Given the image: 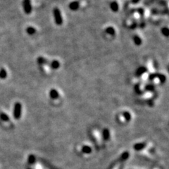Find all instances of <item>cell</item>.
Segmentation results:
<instances>
[{
  "mask_svg": "<svg viewBox=\"0 0 169 169\" xmlns=\"http://www.w3.org/2000/svg\"><path fill=\"white\" fill-rule=\"evenodd\" d=\"M77 151L78 153L83 156L90 155L92 152V149L90 146L88 144H80L77 147Z\"/></svg>",
  "mask_w": 169,
  "mask_h": 169,
  "instance_id": "6da1fadb",
  "label": "cell"
},
{
  "mask_svg": "<svg viewBox=\"0 0 169 169\" xmlns=\"http://www.w3.org/2000/svg\"><path fill=\"white\" fill-rule=\"evenodd\" d=\"M92 136L93 140H94V142H95L96 146H97V148L100 149L103 146V139L102 136L101 135V134L99 132H97V130H94L92 132Z\"/></svg>",
  "mask_w": 169,
  "mask_h": 169,
  "instance_id": "7a4b0ae2",
  "label": "cell"
},
{
  "mask_svg": "<svg viewBox=\"0 0 169 169\" xmlns=\"http://www.w3.org/2000/svg\"><path fill=\"white\" fill-rule=\"evenodd\" d=\"M53 15H54V19L56 25H62L63 24V17L61 16V13L60 9L57 7H55L53 10Z\"/></svg>",
  "mask_w": 169,
  "mask_h": 169,
  "instance_id": "3957f363",
  "label": "cell"
},
{
  "mask_svg": "<svg viewBox=\"0 0 169 169\" xmlns=\"http://www.w3.org/2000/svg\"><path fill=\"white\" fill-rule=\"evenodd\" d=\"M21 112H22V105L21 103L16 102L15 104L14 109H13V116L16 120H19L21 118Z\"/></svg>",
  "mask_w": 169,
  "mask_h": 169,
  "instance_id": "277c9868",
  "label": "cell"
},
{
  "mask_svg": "<svg viewBox=\"0 0 169 169\" xmlns=\"http://www.w3.org/2000/svg\"><path fill=\"white\" fill-rule=\"evenodd\" d=\"M23 10L26 14H30L33 11V7H32L31 1L30 0H23Z\"/></svg>",
  "mask_w": 169,
  "mask_h": 169,
  "instance_id": "5b68a950",
  "label": "cell"
},
{
  "mask_svg": "<svg viewBox=\"0 0 169 169\" xmlns=\"http://www.w3.org/2000/svg\"><path fill=\"white\" fill-rule=\"evenodd\" d=\"M146 72H147V68L145 66H141L139 67L138 69L135 71V75L137 77H140L141 75H142L143 74L145 73Z\"/></svg>",
  "mask_w": 169,
  "mask_h": 169,
  "instance_id": "8992f818",
  "label": "cell"
},
{
  "mask_svg": "<svg viewBox=\"0 0 169 169\" xmlns=\"http://www.w3.org/2000/svg\"><path fill=\"white\" fill-rule=\"evenodd\" d=\"M49 97L52 100H57L59 97V93L56 89H51L49 92Z\"/></svg>",
  "mask_w": 169,
  "mask_h": 169,
  "instance_id": "52a82bcc",
  "label": "cell"
},
{
  "mask_svg": "<svg viewBox=\"0 0 169 169\" xmlns=\"http://www.w3.org/2000/svg\"><path fill=\"white\" fill-rule=\"evenodd\" d=\"M68 7H69V9L71 10L76 11V10L78 9L79 7H80V3H79L78 1H72V2H71L69 4V5H68Z\"/></svg>",
  "mask_w": 169,
  "mask_h": 169,
  "instance_id": "ba28073f",
  "label": "cell"
},
{
  "mask_svg": "<svg viewBox=\"0 0 169 169\" xmlns=\"http://www.w3.org/2000/svg\"><path fill=\"white\" fill-rule=\"evenodd\" d=\"M102 139L103 140H109L110 139L111 137V134H110V131H109V129L107 128H104L102 132Z\"/></svg>",
  "mask_w": 169,
  "mask_h": 169,
  "instance_id": "9c48e42d",
  "label": "cell"
},
{
  "mask_svg": "<svg viewBox=\"0 0 169 169\" xmlns=\"http://www.w3.org/2000/svg\"><path fill=\"white\" fill-rule=\"evenodd\" d=\"M122 117L123 119L126 122H129V121H131L132 119V116L131 114L128 112H123L122 114Z\"/></svg>",
  "mask_w": 169,
  "mask_h": 169,
  "instance_id": "30bf717a",
  "label": "cell"
},
{
  "mask_svg": "<svg viewBox=\"0 0 169 169\" xmlns=\"http://www.w3.org/2000/svg\"><path fill=\"white\" fill-rule=\"evenodd\" d=\"M147 142L138 143V144H136L134 145V149H135V150H136L137 151H138V152H140L141 150H142L143 149L146 147V145H147Z\"/></svg>",
  "mask_w": 169,
  "mask_h": 169,
  "instance_id": "8fae6325",
  "label": "cell"
},
{
  "mask_svg": "<svg viewBox=\"0 0 169 169\" xmlns=\"http://www.w3.org/2000/svg\"><path fill=\"white\" fill-rule=\"evenodd\" d=\"M110 9L112 11L114 12H117L119 9V5H118V4L117 3V1H112V3L110 4Z\"/></svg>",
  "mask_w": 169,
  "mask_h": 169,
  "instance_id": "7c38bea8",
  "label": "cell"
},
{
  "mask_svg": "<svg viewBox=\"0 0 169 169\" xmlns=\"http://www.w3.org/2000/svg\"><path fill=\"white\" fill-rule=\"evenodd\" d=\"M49 66L51 68H52V69L56 70L60 67V62H59L58 60H53L50 63Z\"/></svg>",
  "mask_w": 169,
  "mask_h": 169,
  "instance_id": "4fadbf2b",
  "label": "cell"
},
{
  "mask_svg": "<svg viewBox=\"0 0 169 169\" xmlns=\"http://www.w3.org/2000/svg\"><path fill=\"white\" fill-rule=\"evenodd\" d=\"M132 39H133L134 44H135V45H137V46H140L142 43V40L141 38L138 35L134 36L133 38H132Z\"/></svg>",
  "mask_w": 169,
  "mask_h": 169,
  "instance_id": "5bb4252c",
  "label": "cell"
},
{
  "mask_svg": "<svg viewBox=\"0 0 169 169\" xmlns=\"http://www.w3.org/2000/svg\"><path fill=\"white\" fill-rule=\"evenodd\" d=\"M105 32H106V33H108L109 35H112V36H114L116 35L115 29H114V27H112V26H109L107 27V28H106V29H105Z\"/></svg>",
  "mask_w": 169,
  "mask_h": 169,
  "instance_id": "9a60e30c",
  "label": "cell"
},
{
  "mask_svg": "<svg viewBox=\"0 0 169 169\" xmlns=\"http://www.w3.org/2000/svg\"><path fill=\"white\" fill-rule=\"evenodd\" d=\"M122 166H123V162H121V161H118L112 165V166L111 167L110 169H121L122 168Z\"/></svg>",
  "mask_w": 169,
  "mask_h": 169,
  "instance_id": "2e32d148",
  "label": "cell"
},
{
  "mask_svg": "<svg viewBox=\"0 0 169 169\" xmlns=\"http://www.w3.org/2000/svg\"><path fill=\"white\" fill-rule=\"evenodd\" d=\"M156 78L159 79V80L161 83H164L166 80V77L165 75L161 73H157V76H156Z\"/></svg>",
  "mask_w": 169,
  "mask_h": 169,
  "instance_id": "e0dca14e",
  "label": "cell"
},
{
  "mask_svg": "<svg viewBox=\"0 0 169 169\" xmlns=\"http://www.w3.org/2000/svg\"><path fill=\"white\" fill-rule=\"evenodd\" d=\"M26 33L30 35H33L36 33V29L33 26H29L26 28Z\"/></svg>",
  "mask_w": 169,
  "mask_h": 169,
  "instance_id": "ac0fdd59",
  "label": "cell"
},
{
  "mask_svg": "<svg viewBox=\"0 0 169 169\" xmlns=\"http://www.w3.org/2000/svg\"><path fill=\"white\" fill-rule=\"evenodd\" d=\"M0 118H1V120H2L3 121H5V122L9 121V116L7 115L6 114H4V113H1V114H0Z\"/></svg>",
  "mask_w": 169,
  "mask_h": 169,
  "instance_id": "d6986e66",
  "label": "cell"
},
{
  "mask_svg": "<svg viewBox=\"0 0 169 169\" xmlns=\"http://www.w3.org/2000/svg\"><path fill=\"white\" fill-rule=\"evenodd\" d=\"M161 33H162L163 35H164L165 37H168L169 30L168 27H164V28H161Z\"/></svg>",
  "mask_w": 169,
  "mask_h": 169,
  "instance_id": "ffe728a7",
  "label": "cell"
},
{
  "mask_svg": "<svg viewBox=\"0 0 169 169\" xmlns=\"http://www.w3.org/2000/svg\"><path fill=\"white\" fill-rule=\"evenodd\" d=\"M7 77V72L5 69L4 68H1V71H0V77L1 79H5Z\"/></svg>",
  "mask_w": 169,
  "mask_h": 169,
  "instance_id": "44dd1931",
  "label": "cell"
},
{
  "mask_svg": "<svg viewBox=\"0 0 169 169\" xmlns=\"http://www.w3.org/2000/svg\"><path fill=\"white\" fill-rule=\"evenodd\" d=\"M37 62L39 64H47V59H45V58L43 57H41V56L37 58Z\"/></svg>",
  "mask_w": 169,
  "mask_h": 169,
  "instance_id": "7402d4cb",
  "label": "cell"
},
{
  "mask_svg": "<svg viewBox=\"0 0 169 169\" xmlns=\"http://www.w3.org/2000/svg\"><path fill=\"white\" fill-rule=\"evenodd\" d=\"M145 89H146V90L151 91V92H152V91H154L155 90V87L153 85L149 84L145 87Z\"/></svg>",
  "mask_w": 169,
  "mask_h": 169,
  "instance_id": "603a6c76",
  "label": "cell"
},
{
  "mask_svg": "<svg viewBox=\"0 0 169 169\" xmlns=\"http://www.w3.org/2000/svg\"><path fill=\"white\" fill-rule=\"evenodd\" d=\"M156 76H157V73H151L148 76V79L150 81H152L154 79H156Z\"/></svg>",
  "mask_w": 169,
  "mask_h": 169,
  "instance_id": "cb8c5ba5",
  "label": "cell"
},
{
  "mask_svg": "<svg viewBox=\"0 0 169 169\" xmlns=\"http://www.w3.org/2000/svg\"><path fill=\"white\" fill-rule=\"evenodd\" d=\"M35 156H33V155H30V156H29L28 158V163L30 164H34L35 163Z\"/></svg>",
  "mask_w": 169,
  "mask_h": 169,
  "instance_id": "d4e9b609",
  "label": "cell"
}]
</instances>
